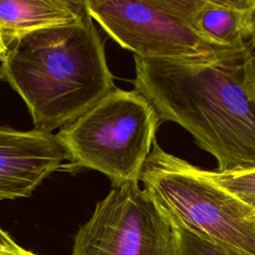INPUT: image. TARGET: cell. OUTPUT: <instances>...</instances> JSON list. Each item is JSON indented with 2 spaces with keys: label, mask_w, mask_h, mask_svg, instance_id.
<instances>
[{
  "label": "cell",
  "mask_w": 255,
  "mask_h": 255,
  "mask_svg": "<svg viewBox=\"0 0 255 255\" xmlns=\"http://www.w3.org/2000/svg\"><path fill=\"white\" fill-rule=\"evenodd\" d=\"M162 3L213 43L234 48L252 47L255 0H162Z\"/></svg>",
  "instance_id": "8"
},
{
  "label": "cell",
  "mask_w": 255,
  "mask_h": 255,
  "mask_svg": "<svg viewBox=\"0 0 255 255\" xmlns=\"http://www.w3.org/2000/svg\"><path fill=\"white\" fill-rule=\"evenodd\" d=\"M65 159L57 134L0 128V201L30 196Z\"/></svg>",
  "instance_id": "7"
},
{
  "label": "cell",
  "mask_w": 255,
  "mask_h": 255,
  "mask_svg": "<svg viewBox=\"0 0 255 255\" xmlns=\"http://www.w3.org/2000/svg\"><path fill=\"white\" fill-rule=\"evenodd\" d=\"M174 236V255H239L197 234L171 225Z\"/></svg>",
  "instance_id": "11"
},
{
  "label": "cell",
  "mask_w": 255,
  "mask_h": 255,
  "mask_svg": "<svg viewBox=\"0 0 255 255\" xmlns=\"http://www.w3.org/2000/svg\"><path fill=\"white\" fill-rule=\"evenodd\" d=\"M251 60H252V64H253V67H254V70H255V50H254V49H253V51H252Z\"/></svg>",
  "instance_id": "15"
},
{
  "label": "cell",
  "mask_w": 255,
  "mask_h": 255,
  "mask_svg": "<svg viewBox=\"0 0 255 255\" xmlns=\"http://www.w3.org/2000/svg\"><path fill=\"white\" fill-rule=\"evenodd\" d=\"M0 80L23 99L35 129L46 132L72 123L116 88L88 11L75 22L18 37L7 47Z\"/></svg>",
  "instance_id": "2"
},
{
  "label": "cell",
  "mask_w": 255,
  "mask_h": 255,
  "mask_svg": "<svg viewBox=\"0 0 255 255\" xmlns=\"http://www.w3.org/2000/svg\"><path fill=\"white\" fill-rule=\"evenodd\" d=\"M6 52H7V47L4 44L3 39H2V37L0 35V62L3 61V59H4L5 55H6Z\"/></svg>",
  "instance_id": "14"
},
{
  "label": "cell",
  "mask_w": 255,
  "mask_h": 255,
  "mask_svg": "<svg viewBox=\"0 0 255 255\" xmlns=\"http://www.w3.org/2000/svg\"><path fill=\"white\" fill-rule=\"evenodd\" d=\"M71 255H174L173 230L138 181L113 185L76 233Z\"/></svg>",
  "instance_id": "6"
},
{
  "label": "cell",
  "mask_w": 255,
  "mask_h": 255,
  "mask_svg": "<svg viewBox=\"0 0 255 255\" xmlns=\"http://www.w3.org/2000/svg\"><path fill=\"white\" fill-rule=\"evenodd\" d=\"M87 11L120 46L140 58L214 61L252 47L209 41L169 11L162 0H85Z\"/></svg>",
  "instance_id": "5"
},
{
  "label": "cell",
  "mask_w": 255,
  "mask_h": 255,
  "mask_svg": "<svg viewBox=\"0 0 255 255\" xmlns=\"http://www.w3.org/2000/svg\"><path fill=\"white\" fill-rule=\"evenodd\" d=\"M86 11L85 0H0V35L8 47L30 32L75 22Z\"/></svg>",
  "instance_id": "9"
},
{
  "label": "cell",
  "mask_w": 255,
  "mask_h": 255,
  "mask_svg": "<svg viewBox=\"0 0 255 255\" xmlns=\"http://www.w3.org/2000/svg\"><path fill=\"white\" fill-rule=\"evenodd\" d=\"M0 255H36V254L18 245L17 247H14V248L0 247Z\"/></svg>",
  "instance_id": "12"
},
{
  "label": "cell",
  "mask_w": 255,
  "mask_h": 255,
  "mask_svg": "<svg viewBox=\"0 0 255 255\" xmlns=\"http://www.w3.org/2000/svg\"><path fill=\"white\" fill-rule=\"evenodd\" d=\"M139 181L170 225L239 255H255V210L217 185L207 170L168 153L155 139Z\"/></svg>",
  "instance_id": "3"
},
{
  "label": "cell",
  "mask_w": 255,
  "mask_h": 255,
  "mask_svg": "<svg viewBox=\"0 0 255 255\" xmlns=\"http://www.w3.org/2000/svg\"><path fill=\"white\" fill-rule=\"evenodd\" d=\"M252 48L255 50V40H254V42L252 43Z\"/></svg>",
  "instance_id": "16"
},
{
  "label": "cell",
  "mask_w": 255,
  "mask_h": 255,
  "mask_svg": "<svg viewBox=\"0 0 255 255\" xmlns=\"http://www.w3.org/2000/svg\"><path fill=\"white\" fill-rule=\"evenodd\" d=\"M152 105L135 89L115 88L57 133L71 168L102 172L113 185L139 182L160 124Z\"/></svg>",
  "instance_id": "4"
},
{
  "label": "cell",
  "mask_w": 255,
  "mask_h": 255,
  "mask_svg": "<svg viewBox=\"0 0 255 255\" xmlns=\"http://www.w3.org/2000/svg\"><path fill=\"white\" fill-rule=\"evenodd\" d=\"M253 48L214 61L133 56L134 89L160 122H172L212 154L217 171L255 167Z\"/></svg>",
  "instance_id": "1"
},
{
  "label": "cell",
  "mask_w": 255,
  "mask_h": 255,
  "mask_svg": "<svg viewBox=\"0 0 255 255\" xmlns=\"http://www.w3.org/2000/svg\"><path fill=\"white\" fill-rule=\"evenodd\" d=\"M17 246L18 244L9 236V234L0 228V247L14 248Z\"/></svg>",
  "instance_id": "13"
},
{
  "label": "cell",
  "mask_w": 255,
  "mask_h": 255,
  "mask_svg": "<svg viewBox=\"0 0 255 255\" xmlns=\"http://www.w3.org/2000/svg\"><path fill=\"white\" fill-rule=\"evenodd\" d=\"M209 177L220 187L255 210V167L219 172L207 170Z\"/></svg>",
  "instance_id": "10"
}]
</instances>
